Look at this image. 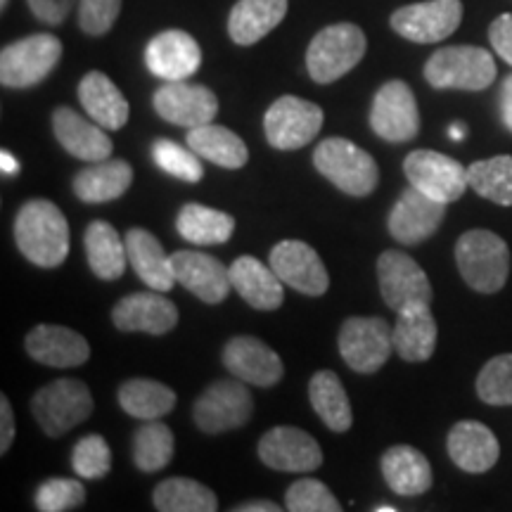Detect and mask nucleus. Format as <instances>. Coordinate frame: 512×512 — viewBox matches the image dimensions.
Returning a JSON list of instances; mask_svg holds the SVG:
<instances>
[{
    "label": "nucleus",
    "instance_id": "nucleus-38",
    "mask_svg": "<svg viewBox=\"0 0 512 512\" xmlns=\"http://www.w3.org/2000/svg\"><path fill=\"white\" fill-rule=\"evenodd\" d=\"M155 508L159 512H214L219 498L195 479L171 477L155 489Z\"/></svg>",
    "mask_w": 512,
    "mask_h": 512
},
{
    "label": "nucleus",
    "instance_id": "nucleus-12",
    "mask_svg": "<svg viewBox=\"0 0 512 512\" xmlns=\"http://www.w3.org/2000/svg\"><path fill=\"white\" fill-rule=\"evenodd\" d=\"M403 174L413 188L446 204L460 200L470 185L463 164L434 150H413L403 159Z\"/></svg>",
    "mask_w": 512,
    "mask_h": 512
},
{
    "label": "nucleus",
    "instance_id": "nucleus-29",
    "mask_svg": "<svg viewBox=\"0 0 512 512\" xmlns=\"http://www.w3.org/2000/svg\"><path fill=\"white\" fill-rule=\"evenodd\" d=\"M79 100L95 124L107 131H119L128 121V100L114 86V81L102 72H88L79 83Z\"/></svg>",
    "mask_w": 512,
    "mask_h": 512
},
{
    "label": "nucleus",
    "instance_id": "nucleus-40",
    "mask_svg": "<svg viewBox=\"0 0 512 512\" xmlns=\"http://www.w3.org/2000/svg\"><path fill=\"white\" fill-rule=\"evenodd\" d=\"M174 432L159 420H147L133 434V463L143 472H159L174 458Z\"/></svg>",
    "mask_w": 512,
    "mask_h": 512
},
{
    "label": "nucleus",
    "instance_id": "nucleus-31",
    "mask_svg": "<svg viewBox=\"0 0 512 512\" xmlns=\"http://www.w3.org/2000/svg\"><path fill=\"white\" fill-rule=\"evenodd\" d=\"M382 477L394 494L413 498L430 491L432 467L418 448L399 444L382 456Z\"/></svg>",
    "mask_w": 512,
    "mask_h": 512
},
{
    "label": "nucleus",
    "instance_id": "nucleus-42",
    "mask_svg": "<svg viewBox=\"0 0 512 512\" xmlns=\"http://www.w3.org/2000/svg\"><path fill=\"white\" fill-rule=\"evenodd\" d=\"M477 394L489 406H512V354L486 363L477 377Z\"/></svg>",
    "mask_w": 512,
    "mask_h": 512
},
{
    "label": "nucleus",
    "instance_id": "nucleus-8",
    "mask_svg": "<svg viewBox=\"0 0 512 512\" xmlns=\"http://www.w3.org/2000/svg\"><path fill=\"white\" fill-rule=\"evenodd\" d=\"M339 354L351 370L373 375L394 354V335L384 318L354 316L344 320L337 337Z\"/></svg>",
    "mask_w": 512,
    "mask_h": 512
},
{
    "label": "nucleus",
    "instance_id": "nucleus-5",
    "mask_svg": "<svg viewBox=\"0 0 512 512\" xmlns=\"http://www.w3.org/2000/svg\"><path fill=\"white\" fill-rule=\"evenodd\" d=\"M368 41L361 27L342 22L320 29L306 50V69L316 83H332L349 74L366 55Z\"/></svg>",
    "mask_w": 512,
    "mask_h": 512
},
{
    "label": "nucleus",
    "instance_id": "nucleus-4",
    "mask_svg": "<svg viewBox=\"0 0 512 512\" xmlns=\"http://www.w3.org/2000/svg\"><path fill=\"white\" fill-rule=\"evenodd\" d=\"M425 79L439 91H484L496 81V62L477 46H448L425 64Z\"/></svg>",
    "mask_w": 512,
    "mask_h": 512
},
{
    "label": "nucleus",
    "instance_id": "nucleus-11",
    "mask_svg": "<svg viewBox=\"0 0 512 512\" xmlns=\"http://www.w3.org/2000/svg\"><path fill=\"white\" fill-rule=\"evenodd\" d=\"M377 280L384 304L396 313L411 306L432 304V285L418 261L399 249H387L377 259Z\"/></svg>",
    "mask_w": 512,
    "mask_h": 512
},
{
    "label": "nucleus",
    "instance_id": "nucleus-10",
    "mask_svg": "<svg viewBox=\"0 0 512 512\" xmlns=\"http://www.w3.org/2000/svg\"><path fill=\"white\" fill-rule=\"evenodd\" d=\"M323 128V110L316 102L297 95H283L268 107L264 117V133L268 145L275 150H302Z\"/></svg>",
    "mask_w": 512,
    "mask_h": 512
},
{
    "label": "nucleus",
    "instance_id": "nucleus-39",
    "mask_svg": "<svg viewBox=\"0 0 512 512\" xmlns=\"http://www.w3.org/2000/svg\"><path fill=\"white\" fill-rule=\"evenodd\" d=\"M470 188L484 200H491L503 207H512V157L501 155L467 166Z\"/></svg>",
    "mask_w": 512,
    "mask_h": 512
},
{
    "label": "nucleus",
    "instance_id": "nucleus-3",
    "mask_svg": "<svg viewBox=\"0 0 512 512\" xmlns=\"http://www.w3.org/2000/svg\"><path fill=\"white\" fill-rule=\"evenodd\" d=\"M313 166L335 188L351 197H368L380 181L375 159L347 138H328L318 143L313 152Z\"/></svg>",
    "mask_w": 512,
    "mask_h": 512
},
{
    "label": "nucleus",
    "instance_id": "nucleus-43",
    "mask_svg": "<svg viewBox=\"0 0 512 512\" xmlns=\"http://www.w3.org/2000/svg\"><path fill=\"white\" fill-rule=\"evenodd\" d=\"M72 467L81 479H102L112 470V451L105 437L88 434L76 441L72 451Z\"/></svg>",
    "mask_w": 512,
    "mask_h": 512
},
{
    "label": "nucleus",
    "instance_id": "nucleus-45",
    "mask_svg": "<svg viewBox=\"0 0 512 512\" xmlns=\"http://www.w3.org/2000/svg\"><path fill=\"white\" fill-rule=\"evenodd\" d=\"M285 508L290 512H339L342 505L323 482L299 479L287 489Z\"/></svg>",
    "mask_w": 512,
    "mask_h": 512
},
{
    "label": "nucleus",
    "instance_id": "nucleus-50",
    "mask_svg": "<svg viewBox=\"0 0 512 512\" xmlns=\"http://www.w3.org/2000/svg\"><path fill=\"white\" fill-rule=\"evenodd\" d=\"M501 119L505 128L512 133V74L505 76L501 86Z\"/></svg>",
    "mask_w": 512,
    "mask_h": 512
},
{
    "label": "nucleus",
    "instance_id": "nucleus-6",
    "mask_svg": "<svg viewBox=\"0 0 512 512\" xmlns=\"http://www.w3.org/2000/svg\"><path fill=\"white\" fill-rule=\"evenodd\" d=\"M93 408L95 403L91 389L81 380H72V377L48 382L31 399V413H34L41 430L53 439L86 422L91 418Z\"/></svg>",
    "mask_w": 512,
    "mask_h": 512
},
{
    "label": "nucleus",
    "instance_id": "nucleus-20",
    "mask_svg": "<svg viewBox=\"0 0 512 512\" xmlns=\"http://www.w3.org/2000/svg\"><path fill=\"white\" fill-rule=\"evenodd\" d=\"M171 266H174L176 283L185 290L200 297L204 304L226 302L233 283H230V268L221 264L216 256L181 249L171 254Z\"/></svg>",
    "mask_w": 512,
    "mask_h": 512
},
{
    "label": "nucleus",
    "instance_id": "nucleus-25",
    "mask_svg": "<svg viewBox=\"0 0 512 512\" xmlns=\"http://www.w3.org/2000/svg\"><path fill=\"white\" fill-rule=\"evenodd\" d=\"M448 456L465 472H486L498 463L501 446L496 434L477 420H460L448 432Z\"/></svg>",
    "mask_w": 512,
    "mask_h": 512
},
{
    "label": "nucleus",
    "instance_id": "nucleus-49",
    "mask_svg": "<svg viewBox=\"0 0 512 512\" xmlns=\"http://www.w3.org/2000/svg\"><path fill=\"white\" fill-rule=\"evenodd\" d=\"M15 441V413H12V406L8 396H0V453H8V448Z\"/></svg>",
    "mask_w": 512,
    "mask_h": 512
},
{
    "label": "nucleus",
    "instance_id": "nucleus-51",
    "mask_svg": "<svg viewBox=\"0 0 512 512\" xmlns=\"http://www.w3.org/2000/svg\"><path fill=\"white\" fill-rule=\"evenodd\" d=\"M280 510L283 508L271 501H249L245 505H240V508H235V512H280Z\"/></svg>",
    "mask_w": 512,
    "mask_h": 512
},
{
    "label": "nucleus",
    "instance_id": "nucleus-32",
    "mask_svg": "<svg viewBox=\"0 0 512 512\" xmlns=\"http://www.w3.org/2000/svg\"><path fill=\"white\" fill-rule=\"evenodd\" d=\"M287 15V0H238L230 10L228 34L238 46H254Z\"/></svg>",
    "mask_w": 512,
    "mask_h": 512
},
{
    "label": "nucleus",
    "instance_id": "nucleus-47",
    "mask_svg": "<svg viewBox=\"0 0 512 512\" xmlns=\"http://www.w3.org/2000/svg\"><path fill=\"white\" fill-rule=\"evenodd\" d=\"M29 10L34 12L36 19H41L43 24H62L69 17V12L76 5V0H27Z\"/></svg>",
    "mask_w": 512,
    "mask_h": 512
},
{
    "label": "nucleus",
    "instance_id": "nucleus-18",
    "mask_svg": "<svg viewBox=\"0 0 512 512\" xmlns=\"http://www.w3.org/2000/svg\"><path fill=\"white\" fill-rule=\"evenodd\" d=\"M261 463L280 472H313L323 465V451L309 432L299 427H273L259 441Z\"/></svg>",
    "mask_w": 512,
    "mask_h": 512
},
{
    "label": "nucleus",
    "instance_id": "nucleus-17",
    "mask_svg": "<svg viewBox=\"0 0 512 512\" xmlns=\"http://www.w3.org/2000/svg\"><path fill=\"white\" fill-rule=\"evenodd\" d=\"M152 102H155V112L164 121L185 128L211 124L219 114V98L211 88L200 83L166 81L157 88Z\"/></svg>",
    "mask_w": 512,
    "mask_h": 512
},
{
    "label": "nucleus",
    "instance_id": "nucleus-19",
    "mask_svg": "<svg viewBox=\"0 0 512 512\" xmlns=\"http://www.w3.org/2000/svg\"><path fill=\"white\" fill-rule=\"evenodd\" d=\"M221 361L230 375L247 384H254V387H273L285 375L283 358L252 335L230 339L223 347Z\"/></svg>",
    "mask_w": 512,
    "mask_h": 512
},
{
    "label": "nucleus",
    "instance_id": "nucleus-24",
    "mask_svg": "<svg viewBox=\"0 0 512 512\" xmlns=\"http://www.w3.org/2000/svg\"><path fill=\"white\" fill-rule=\"evenodd\" d=\"M53 133L69 155L81 162H102L112 157V140L105 128L83 119L72 107H57L53 112Z\"/></svg>",
    "mask_w": 512,
    "mask_h": 512
},
{
    "label": "nucleus",
    "instance_id": "nucleus-30",
    "mask_svg": "<svg viewBox=\"0 0 512 512\" xmlns=\"http://www.w3.org/2000/svg\"><path fill=\"white\" fill-rule=\"evenodd\" d=\"M133 183V169L124 159H102L74 176L72 190L81 202L102 204L119 200Z\"/></svg>",
    "mask_w": 512,
    "mask_h": 512
},
{
    "label": "nucleus",
    "instance_id": "nucleus-7",
    "mask_svg": "<svg viewBox=\"0 0 512 512\" xmlns=\"http://www.w3.org/2000/svg\"><path fill=\"white\" fill-rule=\"evenodd\" d=\"M62 57V41L53 34H34L0 50V83L5 88L38 86Z\"/></svg>",
    "mask_w": 512,
    "mask_h": 512
},
{
    "label": "nucleus",
    "instance_id": "nucleus-36",
    "mask_svg": "<svg viewBox=\"0 0 512 512\" xmlns=\"http://www.w3.org/2000/svg\"><path fill=\"white\" fill-rule=\"evenodd\" d=\"M119 406L138 420H162L176 408V392L147 377H133L119 387Z\"/></svg>",
    "mask_w": 512,
    "mask_h": 512
},
{
    "label": "nucleus",
    "instance_id": "nucleus-9",
    "mask_svg": "<svg viewBox=\"0 0 512 512\" xmlns=\"http://www.w3.org/2000/svg\"><path fill=\"white\" fill-rule=\"evenodd\" d=\"M254 399L247 389V382L219 380L209 384L204 394L195 401L192 418L204 434H221L230 430H240L252 420Z\"/></svg>",
    "mask_w": 512,
    "mask_h": 512
},
{
    "label": "nucleus",
    "instance_id": "nucleus-37",
    "mask_svg": "<svg viewBox=\"0 0 512 512\" xmlns=\"http://www.w3.org/2000/svg\"><path fill=\"white\" fill-rule=\"evenodd\" d=\"M176 230L192 245H223L233 238L235 219L226 211L190 202L178 214Z\"/></svg>",
    "mask_w": 512,
    "mask_h": 512
},
{
    "label": "nucleus",
    "instance_id": "nucleus-21",
    "mask_svg": "<svg viewBox=\"0 0 512 512\" xmlns=\"http://www.w3.org/2000/svg\"><path fill=\"white\" fill-rule=\"evenodd\" d=\"M145 64L162 81H185L200 69L202 50L200 43L188 31L169 29L162 31L147 43Z\"/></svg>",
    "mask_w": 512,
    "mask_h": 512
},
{
    "label": "nucleus",
    "instance_id": "nucleus-52",
    "mask_svg": "<svg viewBox=\"0 0 512 512\" xmlns=\"http://www.w3.org/2000/svg\"><path fill=\"white\" fill-rule=\"evenodd\" d=\"M0 169H3L5 176H12V174H17V171H19V162L10 155L8 150L0 152Z\"/></svg>",
    "mask_w": 512,
    "mask_h": 512
},
{
    "label": "nucleus",
    "instance_id": "nucleus-48",
    "mask_svg": "<svg viewBox=\"0 0 512 512\" xmlns=\"http://www.w3.org/2000/svg\"><path fill=\"white\" fill-rule=\"evenodd\" d=\"M489 41L496 53L512 67V15L510 12H505V15L494 19V24L489 27Z\"/></svg>",
    "mask_w": 512,
    "mask_h": 512
},
{
    "label": "nucleus",
    "instance_id": "nucleus-1",
    "mask_svg": "<svg viewBox=\"0 0 512 512\" xmlns=\"http://www.w3.org/2000/svg\"><path fill=\"white\" fill-rule=\"evenodd\" d=\"M15 242L31 264L57 268L69 254V223L57 204L29 200L17 211Z\"/></svg>",
    "mask_w": 512,
    "mask_h": 512
},
{
    "label": "nucleus",
    "instance_id": "nucleus-22",
    "mask_svg": "<svg viewBox=\"0 0 512 512\" xmlns=\"http://www.w3.org/2000/svg\"><path fill=\"white\" fill-rule=\"evenodd\" d=\"M112 323L121 332L166 335L176 328L178 309L164 292H133L112 309Z\"/></svg>",
    "mask_w": 512,
    "mask_h": 512
},
{
    "label": "nucleus",
    "instance_id": "nucleus-26",
    "mask_svg": "<svg viewBox=\"0 0 512 512\" xmlns=\"http://www.w3.org/2000/svg\"><path fill=\"white\" fill-rule=\"evenodd\" d=\"M233 290L256 311H275L285 302V283L271 266L261 264L256 256H238L230 266Z\"/></svg>",
    "mask_w": 512,
    "mask_h": 512
},
{
    "label": "nucleus",
    "instance_id": "nucleus-16",
    "mask_svg": "<svg viewBox=\"0 0 512 512\" xmlns=\"http://www.w3.org/2000/svg\"><path fill=\"white\" fill-rule=\"evenodd\" d=\"M446 216V202L434 200L413 185L401 192V197L389 211V235L401 245H420L437 233Z\"/></svg>",
    "mask_w": 512,
    "mask_h": 512
},
{
    "label": "nucleus",
    "instance_id": "nucleus-53",
    "mask_svg": "<svg viewBox=\"0 0 512 512\" xmlns=\"http://www.w3.org/2000/svg\"><path fill=\"white\" fill-rule=\"evenodd\" d=\"M465 136H467V128H465V124H460V121L448 126V138L456 140V143H460V140H463Z\"/></svg>",
    "mask_w": 512,
    "mask_h": 512
},
{
    "label": "nucleus",
    "instance_id": "nucleus-33",
    "mask_svg": "<svg viewBox=\"0 0 512 512\" xmlns=\"http://www.w3.org/2000/svg\"><path fill=\"white\" fill-rule=\"evenodd\" d=\"M185 143L202 159H207V162L216 166H223V169H242L249 162V150L245 140L226 126L202 124L190 128Z\"/></svg>",
    "mask_w": 512,
    "mask_h": 512
},
{
    "label": "nucleus",
    "instance_id": "nucleus-23",
    "mask_svg": "<svg viewBox=\"0 0 512 512\" xmlns=\"http://www.w3.org/2000/svg\"><path fill=\"white\" fill-rule=\"evenodd\" d=\"M27 354L50 368H76L91 358L86 337L64 325H36L24 339Z\"/></svg>",
    "mask_w": 512,
    "mask_h": 512
},
{
    "label": "nucleus",
    "instance_id": "nucleus-15",
    "mask_svg": "<svg viewBox=\"0 0 512 512\" xmlns=\"http://www.w3.org/2000/svg\"><path fill=\"white\" fill-rule=\"evenodd\" d=\"M268 264L287 287L306 294V297H320L328 292L330 275L316 249L302 240H283L271 249Z\"/></svg>",
    "mask_w": 512,
    "mask_h": 512
},
{
    "label": "nucleus",
    "instance_id": "nucleus-2",
    "mask_svg": "<svg viewBox=\"0 0 512 512\" xmlns=\"http://www.w3.org/2000/svg\"><path fill=\"white\" fill-rule=\"evenodd\" d=\"M456 264L472 290L496 294L508 283L510 249L491 230H467L456 242Z\"/></svg>",
    "mask_w": 512,
    "mask_h": 512
},
{
    "label": "nucleus",
    "instance_id": "nucleus-44",
    "mask_svg": "<svg viewBox=\"0 0 512 512\" xmlns=\"http://www.w3.org/2000/svg\"><path fill=\"white\" fill-rule=\"evenodd\" d=\"M86 501V486L79 479L55 477L38 486L36 510L41 512H67L76 510Z\"/></svg>",
    "mask_w": 512,
    "mask_h": 512
},
{
    "label": "nucleus",
    "instance_id": "nucleus-35",
    "mask_svg": "<svg viewBox=\"0 0 512 512\" xmlns=\"http://www.w3.org/2000/svg\"><path fill=\"white\" fill-rule=\"evenodd\" d=\"M309 401L313 411L332 432H347L354 422L351 403L342 380L332 370H318L309 382Z\"/></svg>",
    "mask_w": 512,
    "mask_h": 512
},
{
    "label": "nucleus",
    "instance_id": "nucleus-55",
    "mask_svg": "<svg viewBox=\"0 0 512 512\" xmlns=\"http://www.w3.org/2000/svg\"><path fill=\"white\" fill-rule=\"evenodd\" d=\"M8 3H10V0H0V8H5Z\"/></svg>",
    "mask_w": 512,
    "mask_h": 512
},
{
    "label": "nucleus",
    "instance_id": "nucleus-54",
    "mask_svg": "<svg viewBox=\"0 0 512 512\" xmlns=\"http://www.w3.org/2000/svg\"><path fill=\"white\" fill-rule=\"evenodd\" d=\"M375 512H396V508H392V505H380V508H375Z\"/></svg>",
    "mask_w": 512,
    "mask_h": 512
},
{
    "label": "nucleus",
    "instance_id": "nucleus-41",
    "mask_svg": "<svg viewBox=\"0 0 512 512\" xmlns=\"http://www.w3.org/2000/svg\"><path fill=\"white\" fill-rule=\"evenodd\" d=\"M152 159L164 174L178 178L185 183H200L204 176V166L200 162V155L195 150H185L174 140L159 138L152 145Z\"/></svg>",
    "mask_w": 512,
    "mask_h": 512
},
{
    "label": "nucleus",
    "instance_id": "nucleus-14",
    "mask_svg": "<svg viewBox=\"0 0 512 512\" xmlns=\"http://www.w3.org/2000/svg\"><path fill=\"white\" fill-rule=\"evenodd\" d=\"M463 22L460 0H427L403 5L392 15V29L413 43H439Z\"/></svg>",
    "mask_w": 512,
    "mask_h": 512
},
{
    "label": "nucleus",
    "instance_id": "nucleus-46",
    "mask_svg": "<svg viewBox=\"0 0 512 512\" xmlns=\"http://www.w3.org/2000/svg\"><path fill=\"white\" fill-rule=\"evenodd\" d=\"M121 12V0H79V24L88 36H105Z\"/></svg>",
    "mask_w": 512,
    "mask_h": 512
},
{
    "label": "nucleus",
    "instance_id": "nucleus-27",
    "mask_svg": "<svg viewBox=\"0 0 512 512\" xmlns=\"http://www.w3.org/2000/svg\"><path fill=\"white\" fill-rule=\"evenodd\" d=\"M126 252L128 264L150 290L169 292L176 285L174 266H171V256L164 252L162 242H159L150 230L131 228L126 233Z\"/></svg>",
    "mask_w": 512,
    "mask_h": 512
},
{
    "label": "nucleus",
    "instance_id": "nucleus-34",
    "mask_svg": "<svg viewBox=\"0 0 512 512\" xmlns=\"http://www.w3.org/2000/svg\"><path fill=\"white\" fill-rule=\"evenodd\" d=\"M88 266L100 280H117L124 275L128 252L126 240L107 221H93L83 233Z\"/></svg>",
    "mask_w": 512,
    "mask_h": 512
},
{
    "label": "nucleus",
    "instance_id": "nucleus-13",
    "mask_svg": "<svg viewBox=\"0 0 512 512\" xmlns=\"http://www.w3.org/2000/svg\"><path fill=\"white\" fill-rule=\"evenodd\" d=\"M370 128L387 143H406L420 131V110L408 83L387 81L375 93L370 107Z\"/></svg>",
    "mask_w": 512,
    "mask_h": 512
},
{
    "label": "nucleus",
    "instance_id": "nucleus-28",
    "mask_svg": "<svg viewBox=\"0 0 512 512\" xmlns=\"http://www.w3.org/2000/svg\"><path fill=\"white\" fill-rule=\"evenodd\" d=\"M392 335L394 351L403 361H430L434 349H437V320L432 316L430 304L411 306V309L399 311Z\"/></svg>",
    "mask_w": 512,
    "mask_h": 512
}]
</instances>
